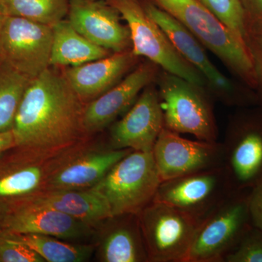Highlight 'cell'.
Instances as JSON below:
<instances>
[{"mask_svg": "<svg viewBox=\"0 0 262 262\" xmlns=\"http://www.w3.org/2000/svg\"><path fill=\"white\" fill-rule=\"evenodd\" d=\"M108 3L126 21L134 56L145 57L167 73L203 89L208 82L206 78L179 54L166 34L138 0H108Z\"/></svg>", "mask_w": 262, "mask_h": 262, "instance_id": "obj_5", "label": "cell"}, {"mask_svg": "<svg viewBox=\"0 0 262 262\" xmlns=\"http://www.w3.org/2000/svg\"><path fill=\"white\" fill-rule=\"evenodd\" d=\"M154 63L139 65L125 79L84 106L82 127L84 134L102 130L131 107L138 95L149 85L156 75Z\"/></svg>", "mask_w": 262, "mask_h": 262, "instance_id": "obj_16", "label": "cell"}, {"mask_svg": "<svg viewBox=\"0 0 262 262\" xmlns=\"http://www.w3.org/2000/svg\"><path fill=\"white\" fill-rule=\"evenodd\" d=\"M158 96L165 128L198 140L217 141L211 103L202 89L168 73L162 78Z\"/></svg>", "mask_w": 262, "mask_h": 262, "instance_id": "obj_7", "label": "cell"}, {"mask_svg": "<svg viewBox=\"0 0 262 262\" xmlns=\"http://www.w3.org/2000/svg\"><path fill=\"white\" fill-rule=\"evenodd\" d=\"M150 262H187L199 222L174 207L152 201L139 213Z\"/></svg>", "mask_w": 262, "mask_h": 262, "instance_id": "obj_8", "label": "cell"}, {"mask_svg": "<svg viewBox=\"0 0 262 262\" xmlns=\"http://www.w3.org/2000/svg\"><path fill=\"white\" fill-rule=\"evenodd\" d=\"M225 25L246 41L247 21L241 0H199Z\"/></svg>", "mask_w": 262, "mask_h": 262, "instance_id": "obj_26", "label": "cell"}, {"mask_svg": "<svg viewBox=\"0 0 262 262\" xmlns=\"http://www.w3.org/2000/svg\"><path fill=\"white\" fill-rule=\"evenodd\" d=\"M246 42L252 56L256 75V88L262 102V22L247 24Z\"/></svg>", "mask_w": 262, "mask_h": 262, "instance_id": "obj_29", "label": "cell"}, {"mask_svg": "<svg viewBox=\"0 0 262 262\" xmlns=\"http://www.w3.org/2000/svg\"><path fill=\"white\" fill-rule=\"evenodd\" d=\"M248 24L262 22V0H241Z\"/></svg>", "mask_w": 262, "mask_h": 262, "instance_id": "obj_31", "label": "cell"}, {"mask_svg": "<svg viewBox=\"0 0 262 262\" xmlns=\"http://www.w3.org/2000/svg\"><path fill=\"white\" fill-rule=\"evenodd\" d=\"M248 208L251 225L262 231V182L250 189Z\"/></svg>", "mask_w": 262, "mask_h": 262, "instance_id": "obj_30", "label": "cell"}, {"mask_svg": "<svg viewBox=\"0 0 262 262\" xmlns=\"http://www.w3.org/2000/svg\"><path fill=\"white\" fill-rule=\"evenodd\" d=\"M163 128L158 92L148 85L121 120L112 126L108 147L151 151Z\"/></svg>", "mask_w": 262, "mask_h": 262, "instance_id": "obj_13", "label": "cell"}, {"mask_svg": "<svg viewBox=\"0 0 262 262\" xmlns=\"http://www.w3.org/2000/svg\"><path fill=\"white\" fill-rule=\"evenodd\" d=\"M84 141L51 150L16 145L0 153V213L14 211L46 192L51 174Z\"/></svg>", "mask_w": 262, "mask_h": 262, "instance_id": "obj_2", "label": "cell"}, {"mask_svg": "<svg viewBox=\"0 0 262 262\" xmlns=\"http://www.w3.org/2000/svg\"><path fill=\"white\" fill-rule=\"evenodd\" d=\"M31 80L0 61V132L13 129L19 104Z\"/></svg>", "mask_w": 262, "mask_h": 262, "instance_id": "obj_25", "label": "cell"}, {"mask_svg": "<svg viewBox=\"0 0 262 262\" xmlns=\"http://www.w3.org/2000/svg\"><path fill=\"white\" fill-rule=\"evenodd\" d=\"M104 225L98 247L99 261H149L138 213L114 215Z\"/></svg>", "mask_w": 262, "mask_h": 262, "instance_id": "obj_20", "label": "cell"}, {"mask_svg": "<svg viewBox=\"0 0 262 262\" xmlns=\"http://www.w3.org/2000/svg\"><path fill=\"white\" fill-rule=\"evenodd\" d=\"M0 262H46L25 244L0 233Z\"/></svg>", "mask_w": 262, "mask_h": 262, "instance_id": "obj_28", "label": "cell"}, {"mask_svg": "<svg viewBox=\"0 0 262 262\" xmlns=\"http://www.w3.org/2000/svg\"><path fill=\"white\" fill-rule=\"evenodd\" d=\"M15 146L16 142L13 130L0 132V153Z\"/></svg>", "mask_w": 262, "mask_h": 262, "instance_id": "obj_32", "label": "cell"}, {"mask_svg": "<svg viewBox=\"0 0 262 262\" xmlns=\"http://www.w3.org/2000/svg\"><path fill=\"white\" fill-rule=\"evenodd\" d=\"M3 233L29 246L47 262L87 261L92 256L95 250L93 245L74 244L51 236Z\"/></svg>", "mask_w": 262, "mask_h": 262, "instance_id": "obj_23", "label": "cell"}, {"mask_svg": "<svg viewBox=\"0 0 262 262\" xmlns=\"http://www.w3.org/2000/svg\"><path fill=\"white\" fill-rule=\"evenodd\" d=\"M152 153L162 182L223 167L222 143L190 140L165 127Z\"/></svg>", "mask_w": 262, "mask_h": 262, "instance_id": "obj_12", "label": "cell"}, {"mask_svg": "<svg viewBox=\"0 0 262 262\" xmlns=\"http://www.w3.org/2000/svg\"><path fill=\"white\" fill-rule=\"evenodd\" d=\"M213 52L246 85L256 89V75L246 41L219 20L199 0H155Z\"/></svg>", "mask_w": 262, "mask_h": 262, "instance_id": "obj_3", "label": "cell"}, {"mask_svg": "<svg viewBox=\"0 0 262 262\" xmlns=\"http://www.w3.org/2000/svg\"><path fill=\"white\" fill-rule=\"evenodd\" d=\"M136 58L132 51L127 50L84 64L71 67L63 75L83 102L91 101L120 82Z\"/></svg>", "mask_w": 262, "mask_h": 262, "instance_id": "obj_19", "label": "cell"}, {"mask_svg": "<svg viewBox=\"0 0 262 262\" xmlns=\"http://www.w3.org/2000/svg\"><path fill=\"white\" fill-rule=\"evenodd\" d=\"M68 10V0H0V11L3 15L51 27L63 20Z\"/></svg>", "mask_w": 262, "mask_h": 262, "instance_id": "obj_24", "label": "cell"}, {"mask_svg": "<svg viewBox=\"0 0 262 262\" xmlns=\"http://www.w3.org/2000/svg\"><path fill=\"white\" fill-rule=\"evenodd\" d=\"M162 179L152 151H131L94 189L107 201L112 215L139 213L154 201Z\"/></svg>", "mask_w": 262, "mask_h": 262, "instance_id": "obj_4", "label": "cell"}, {"mask_svg": "<svg viewBox=\"0 0 262 262\" xmlns=\"http://www.w3.org/2000/svg\"><path fill=\"white\" fill-rule=\"evenodd\" d=\"M29 203L48 207L94 227L113 216L107 201L94 188L47 190Z\"/></svg>", "mask_w": 262, "mask_h": 262, "instance_id": "obj_21", "label": "cell"}, {"mask_svg": "<svg viewBox=\"0 0 262 262\" xmlns=\"http://www.w3.org/2000/svg\"><path fill=\"white\" fill-rule=\"evenodd\" d=\"M3 220H4V214L0 213V233L3 232Z\"/></svg>", "mask_w": 262, "mask_h": 262, "instance_id": "obj_33", "label": "cell"}, {"mask_svg": "<svg viewBox=\"0 0 262 262\" xmlns=\"http://www.w3.org/2000/svg\"><path fill=\"white\" fill-rule=\"evenodd\" d=\"M224 262H262V231L251 225Z\"/></svg>", "mask_w": 262, "mask_h": 262, "instance_id": "obj_27", "label": "cell"}, {"mask_svg": "<svg viewBox=\"0 0 262 262\" xmlns=\"http://www.w3.org/2000/svg\"><path fill=\"white\" fill-rule=\"evenodd\" d=\"M69 22L91 42L113 53L127 51L130 31L120 22V13L98 0H70Z\"/></svg>", "mask_w": 262, "mask_h": 262, "instance_id": "obj_15", "label": "cell"}, {"mask_svg": "<svg viewBox=\"0 0 262 262\" xmlns=\"http://www.w3.org/2000/svg\"><path fill=\"white\" fill-rule=\"evenodd\" d=\"M232 192L220 167L163 181L153 201L170 205L200 223Z\"/></svg>", "mask_w": 262, "mask_h": 262, "instance_id": "obj_11", "label": "cell"}, {"mask_svg": "<svg viewBox=\"0 0 262 262\" xmlns=\"http://www.w3.org/2000/svg\"><path fill=\"white\" fill-rule=\"evenodd\" d=\"M50 65L76 67L110 56V51L96 46L77 32L69 20L52 26Z\"/></svg>", "mask_w": 262, "mask_h": 262, "instance_id": "obj_22", "label": "cell"}, {"mask_svg": "<svg viewBox=\"0 0 262 262\" xmlns=\"http://www.w3.org/2000/svg\"><path fill=\"white\" fill-rule=\"evenodd\" d=\"M52 42L51 26L4 15L0 30L2 61L29 78L49 68Z\"/></svg>", "mask_w": 262, "mask_h": 262, "instance_id": "obj_10", "label": "cell"}, {"mask_svg": "<svg viewBox=\"0 0 262 262\" xmlns=\"http://www.w3.org/2000/svg\"><path fill=\"white\" fill-rule=\"evenodd\" d=\"M94 228L61 212L29 203L4 214L3 232L42 234L74 241L91 237Z\"/></svg>", "mask_w": 262, "mask_h": 262, "instance_id": "obj_18", "label": "cell"}, {"mask_svg": "<svg viewBox=\"0 0 262 262\" xmlns=\"http://www.w3.org/2000/svg\"><path fill=\"white\" fill-rule=\"evenodd\" d=\"M222 144L232 190H250L262 182V108L237 117Z\"/></svg>", "mask_w": 262, "mask_h": 262, "instance_id": "obj_9", "label": "cell"}, {"mask_svg": "<svg viewBox=\"0 0 262 262\" xmlns=\"http://www.w3.org/2000/svg\"><path fill=\"white\" fill-rule=\"evenodd\" d=\"M248 193L233 191L198 224L187 262H224L252 225Z\"/></svg>", "mask_w": 262, "mask_h": 262, "instance_id": "obj_6", "label": "cell"}, {"mask_svg": "<svg viewBox=\"0 0 262 262\" xmlns=\"http://www.w3.org/2000/svg\"><path fill=\"white\" fill-rule=\"evenodd\" d=\"M3 18H4V15L0 11V30H1L2 24H3ZM0 61H2L1 56H0Z\"/></svg>", "mask_w": 262, "mask_h": 262, "instance_id": "obj_34", "label": "cell"}, {"mask_svg": "<svg viewBox=\"0 0 262 262\" xmlns=\"http://www.w3.org/2000/svg\"><path fill=\"white\" fill-rule=\"evenodd\" d=\"M144 9L166 34L179 54L201 73L216 92L228 102L247 103L236 94L233 84L210 61L203 45L181 22L154 5L148 4Z\"/></svg>", "mask_w": 262, "mask_h": 262, "instance_id": "obj_14", "label": "cell"}, {"mask_svg": "<svg viewBox=\"0 0 262 262\" xmlns=\"http://www.w3.org/2000/svg\"><path fill=\"white\" fill-rule=\"evenodd\" d=\"M87 143L79 146L53 171L48 180L47 190L94 188L119 160L133 151L108 146L93 149Z\"/></svg>", "mask_w": 262, "mask_h": 262, "instance_id": "obj_17", "label": "cell"}, {"mask_svg": "<svg viewBox=\"0 0 262 262\" xmlns=\"http://www.w3.org/2000/svg\"><path fill=\"white\" fill-rule=\"evenodd\" d=\"M84 108L64 75L47 69L30 80L19 104L12 129L16 145L51 150L84 140Z\"/></svg>", "mask_w": 262, "mask_h": 262, "instance_id": "obj_1", "label": "cell"}]
</instances>
